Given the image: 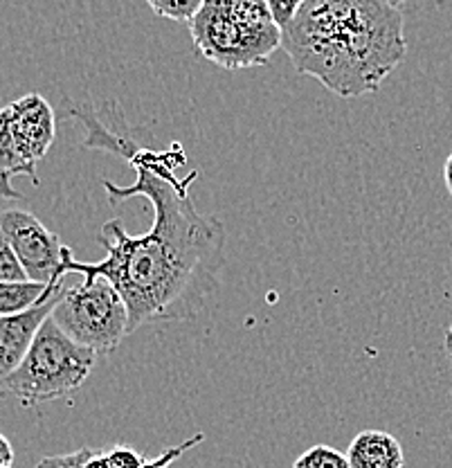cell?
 Returning a JSON list of instances; mask_svg holds the SVG:
<instances>
[{
    "label": "cell",
    "mask_w": 452,
    "mask_h": 468,
    "mask_svg": "<svg viewBox=\"0 0 452 468\" xmlns=\"http://www.w3.org/2000/svg\"><path fill=\"white\" fill-rule=\"evenodd\" d=\"M70 117L84 129L81 146L121 155L133 167L131 185L101 183L109 201L118 205L135 197L149 198L153 226L133 237L120 218H110L97 234V243L106 250L104 260L84 263L68 250L63 275L79 272L84 282H110L126 302L131 334L149 322L196 318L216 291L227 243L221 218L198 212L189 197L198 172L178 178L176 169L184 163L181 146L173 144L169 151L138 146L126 131L113 129L95 106H72Z\"/></svg>",
    "instance_id": "cell-1"
},
{
    "label": "cell",
    "mask_w": 452,
    "mask_h": 468,
    "mask_svg": "<svg viewBox=\"0 0 452 468\" xmlns=\"http://www.w3.org/2000/svg\"><path fill=\"white\" fill-rule=\"evenodd\" d=\"M300 75L342 100L369 95L403 63L405 18L387 0H304L281 27Z\"/></svg>",
    "instance_id": "cell-2"
},
{
    "label": "cell",
    "mask_w": 452,
    "mask_h": 468,
    "mask_svg": "<svg viewBox=\"0 0 452 468\" xmlns=\"http://www.w3.org/2000/svg\"><path fill=\"white\" fill-rule=\"evenodd\" d=\"M187 26L194 48L227 72L266 66L281 48L266 0H203Z\"/></svg>",
    "instance_id": "cell-3"
},
{
    "label": "cell",
    "mask_w": 452,
    "mask_h": 468,
    "mask_svg": "<svg viewBox=\"0 0 452 468\" xmlns=\"http://www.w3.org/2000/svg\"><path fill=\"white\" fill-rule=\"evenodd\" d=\"M97 356V351L63 334L47 315L18 367L0 380V394L16 399L23 406L57 401L89 380Z\"/></svg>",
    "instance_id": "cell-4"
},
{
    "label": "cell",
    "mask_w": 452,
    "mask_h": 468,
    "mask_svg": "<svg viewBox=\"0 0 452 468\" xmlns=\"http://www.w3.org/2000/svg\"><path fill=\"white\" fill-rule=\"evenodd\" d=\"M50 318L75 343L97 354H110L131 334L126 302L106 280L63 289Z\"/></svg>",
    "instance_id": "cell-5"
},
{
    "label": "cell",
    "mask_w": 452,
    "mask_h": 468,
    "mask_svg": "<svg viewBox=\"0 0 452 468\" xmlns=\"http://www.w3.org/2000/svg\"><path fill=\"white\" fill-rule=\"evenodd\" d=\"M0 232L21 261L27 280L46 286H59L63 280V261L70 248L63 246L55 232L47 230L27 209L0 212Z\"/></svg>",
    "instance_id": "cell-6"
},
{
    "label": "cell",
    "mask_w": 452,
    "mask_h": 468,
    "mask_svg": "<svg viewBox=\"0 0 452 468\" xmlns=\"http://www.w3.org/2000/svg\"><path fill=\"white\" fill-rule=\"evenodd\" d=\"M9 129L14 144L27 165L37 167L55 144L57 117L50 101L41 92H30L7 104Z\"/></svg>",
    "instance_id": "cell-7"
},
{
    "label": "cell",
    "mask_w": 452,
    "mask_h": 468,
    "mask_svg": "<svg viewBox=\"0 0 452 468\" xmlns=\"http://www.w3.org/2000/svg\"><path fill=\"white\" fill-rule=\"evenodd\" d=\"M61 291L63 286L57 292H52L50 297L38 302V304L30 306V309L0 318V380L18 367L26 351L30 349L38 326L52 314V306L59 300Z\"/></svg>",
    "instance_id": "cell-8"
},
{
    "label": "cell",
    "mask_w": 452,
    "mask_h": 468,
    "mask_svg": "<svg viewBox=\"0 0 452 468\" xmlns=\"http://www.w3.org/2000/svg\"><path fill=\"white\" fill-rule=\"evenodd\" d=\"M347 460L352 468H403L405 452L390 432L363 431L349 443Z\"/></svg>",
    "instance_id": "cell-9"
},
{
    "label": "cell",
    "mask_w": 452,
    "mask_h": 468,
    "mask_svg": "<svg viewBox=\"0 0 452 468\" xmlns=\"http://www.w3.org/2000/svg\"><path fill=\"white\" fill-rule=\"evenodd\" d=\"M144 457L135 448L118 446L110 448H79L75 452L43 457L34 468H140Z\"/></svg>",
    "instance_id": "cell-10"
},
{
    "label": "cell",
    "mask_w": 452,
    "mask_h": 468,
    "mask_svg": "<svg viewBox=\"0 0 452 468\" xmlns=\"http://www.w3.org/2000/svg\"><path fill=\"white\" fill-rule=\"evenodd\" d=\"M16 176H27L34 185H38L37 167L27 165L14 144L12 129H9V111L5 106L0 109V197L9 198V201H21L23 194L12 187V178Z\"/></svg>",
    "instance_id": "cell-11"
},
{
    "label": "cell",
    "mask_w": 452,
    "mask_h": 468,
    "mask_svg": "<svg viewBox=\"0 0 452 468\" xmlns=\"http://www.w3.org/2000/svg\"><path fill=\"white\" fill-rule=\"evenodd\" d=\"M61 289L59 286H46L38 282H0V318L3 315L21 314V311L30 309L38 304L41 300L50 297L52 292Z\"/></svg>",
    "instance_id": "cell-12"
},
{
    "label": "cell",
    "mask_w": 452,
    "mask_h": 468,
    "mask_svg": "<svg viewBox=\"0 0 452 468\" xmlns=\"http://www.w3.org/2000/svg\"><path fill=\"white\" fill-rule=\"evenodd\" d=\"M293 468H352L344 452L335 451L333 446L327 443H318V446H310L309 451H304L295 460Z\"/></svg>",
    "instance_id": "cell-13"
},
{
    "label": "cell",
    "mask_w": 452,
    "mask_h": 468,
    "mask_svg": "<svg viewBox=\"0 0 452 468\" xmlns=\"http://www.w3.org/2000/svg\"><path fill=\"white\" fill-rule=\"evenodd\" d=\"M151 12L160 18L176 23H189L201 9L203 0H147Z\"/></svg>",
    "instance_id": "cell-14"
},
{
    "label": "cell",
    "mask_w": 452,
    "mask_h": 468,
    "mask_svg": "<svg viewBox=\"0 0 452 468\" xmlns=\"http://www.w3.org/2000/svg\"><path fill=\"white\" fill-rule=\"evenodd\" d=\"M203 441H205V435H203V432H198V435L184 439V441L176 443V446L164 448V451L160 452L158 457H151V460H144L142 466H140V468H172L173 462L181 460L184 452L192 451V448H196L198 443H203Z\"/></svg>",
    "instance_id": "cell-15"
},
{
    "label": "cell",
    "mask_w": 452,
    "mask_h": 468,
    "mask_svg": "<svg viewBox=\"0 0 452 468\" xmlns=\"http://www.w3.org/2000/svg\"><path fill=\"white\" fill-rule=\"evenodd\" d=\"M27 275L23 271L21 261L14 255L12 246L5 239V234L0 232V282H26Z\"/></svg>",
    "instance_id": "cell-16"
},
{
    "label": "cell",
    "mask_w": 452,
    "mask_h": 468,
    "mask_svg": "<svg viewBox=\"0 0 452 468\" xmlns=\"http://www.w3.org/2000/svg\"><path fill=\"white\" fill-rule=\"evenodd\" d=\"M266 3H268L272 18H275V23L281 29L295 16V12L301 7L304 0H266Z\"/></svg>",
    "instance_id": "cell-17"
},
{
    "label": "cell",
    "mask_w": 452,
    "mask_h": 468,
    "mask_svg": "<svg viewBox=\"0 0 452 468\" xmlns=\"http://www.w3.org/2000/svg\"><path fill=\"white\" fill-rule=\"evenodd\" d=\"M0 464L5 466H12L14 464V448L12 441L0 432Z\"/></svg>",
    "instance_id": "cell-18"
},
{
    "label": "cell",
    "mask_w": 452,
    "mask_h": 468,
    "mask_svg": "<svg viewBox=\"0 0 452 468\" xmlns=\"http://www.w3.org/2000/svg\"><path fill=\"white\" fill-rule=\"evenodd\" d=\"M444 183H446V189H448V194L452 197V154L448 155V160H446L444 165Z\"/></svg>",
    "instance_id": "cell-19"
},
{
    "label": "cell",
    "mask_w": 452,
    "mask_h": 468,
    "mask_svg": "<svg viewBox=\"0 0 452 468\" xmlns=\"http://www.w3.org/2000/svg\"><path fill=\"white\" fill-rule=\"evenodd\" d=\"M446 351H448V356L452 358V322L448 326V334H446Z\"/></svg>",
    "instance_id": "cell-20"
},
{
    "label": "cell",
    "mask_w": 452,
    "mask_h": 468,
    "mask_svg": "<svg viewBox=\"0 0 452 468\" xmlns=\"http://www.w3.org/2000/svg\"><path fill=\"white\" fill-rule=\"evenodd\" d=\"M387 3L394 5V7H401V5H407V3H412V0H387Z\"/></svg>",
    "instance_id": "cell-21"
},
{
    "label": "cell",
    "mask_w": 452,
    "mask_h": 468,
    "mask_svg": "<svg viewBox=\"0 0 452 468\" xmlns=\"http://www.w3.org/2000/svg\"><path fill=\"white\" fill-rule=\"evenodd\" d=\"M0 468H12V466H5V464H0Z\"/></svg>",
    "instance_id": "cell-22"
},
{
    "label": "cell",
    "mask_w": 452,
    "mask_h": 468,
    "mask_svg": "<svg viewBox=\"0 0 452 468\" xmlns=\"http://www.w3.org/2000/svg\"><path fill=\"white\" fill-rule=\"evenodd\" d=\"M450 394H452V388H450Z\"/></svg>",
    "instance_id": "cell-23"
}]
</instances>
